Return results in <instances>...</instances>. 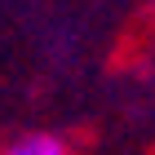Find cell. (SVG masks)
<instances>
[{
    "instance_id": "1",
    "label": "cell",
    "mask_w": 155,
    "mask_h": 155,
    "mask_svg": "<svg viewBox=\"0 0 155 155\" xmlns=\"http://www.w3.org/2000/svg\"><path fill=\"white\" fill-rule=\"evenodd\" d=\"M9 155H67V146L58 137H49V133H36V137H22Z\"/></svg>"
}]
</instances>
